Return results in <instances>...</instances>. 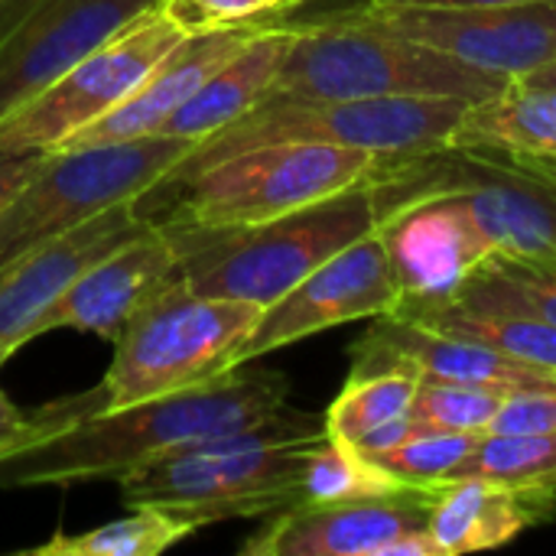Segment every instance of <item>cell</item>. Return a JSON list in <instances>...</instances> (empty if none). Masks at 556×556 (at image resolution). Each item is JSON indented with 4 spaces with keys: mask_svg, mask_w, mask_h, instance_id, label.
Here are the masks:
<instances>
[{
    "mask_svg": "<svg viewBox=\"0 0 556 556\" xmlns=\"http://www.w3.org/2000/svg\"><path fill=\"white\" fill-rule=\"evenodd\" d=\"M556 433H482L450 479H492L508 485H551ZM446 479V482H450Z\"/></svg>",
    "mask_w": 556,
    "mask_h": 556,
    "instance_id": "83f0119b",
    "label": "cell"
},
{
    "mask_svg": "<svg viewBox=\"0 0 556 556\" xmlns=\"http://www.w3.org/2000/svg\"><path fill=\"white\" fill-rule=\"evenodd\" d=\"M358 7L388 29L492 75L525 78L556 59V0L482 10H433L371 0H362Z\"/></svg>",
    "mask_w": 556,
    "mask_h": 556,
    "instance_id": "4fadbf2b",
    "label": "cell"
},
{
    "mask_svg": "<svg viewBox=\"0 0 556 556\" xmlns=\"http://www.w3.org/2000/svg\"><path fill=\"white\" fill-rule=\"evenodd\" d=\"M430 156L498 254L556 264V186L495 150L446 147Z\"/></svg>",
    "mask_w": 556,
    "mask_h": 556,
    "instance_id": "5bb4252c",
    "label": "cell"
},
{
    "mask_svg": "<svg viewBox=\"0 0 556 556\" xmlns=\"http://www.w3.org/2000/svg\"><path fill=\"white\" fill-rule=\"evenodd\" d=\"M508 81L388 29L362 7H349L296 23L293 46L264 101L424 94L476 104L498 94Z\"/></svg>",
    "mask_w": 556,
    "mask_h": 556,
    "instance_id": "277c9868",
    "label": "cell"
},
{
    "mask_svg": "<svg viewBox=\"0 0 556 556\" xmlns=\"http://www.w3.org/2000/svg\"><path fill=\"white\" fill-rule=\"evenodd\" d=\"M414 368L430 381H459V384H502V388H556V371L528 365L521 358L502 355L489 345L424 329L397 316L371 319L368 332L352 345V371H391Z\"/></svg>",
    "mask_w": 556,
    "mask_h": 556,
    "instance_id": "ac0fdd59",
    "label": "cell"
},
{
    "mask_svg": "<svg viewBox=\"0 0 556 556\" xmlns=\"http://www.w3.org/2000/svg\"><path fill=\"white\" fill-rule=\"evenodd\" d=\"M556 518L554 485L450 479L430 489L427 534L437 556L495 551Z\"/></svg>",
    "mask_w": 556,
    "mask_h": 556,
    "instance_id": "ffe728a7",
    "label": "cell"
},
{
    "mask_svg": "<svg viewBox=\"0 0 556 556\" xmlns=\"http://www.w3.org/2000/svg\"><path fill=\"white\" fill-rule=\"evenodd\" d=\"M225 371L205 384L101 407L0 456V489L124 482L137 469L277 414L290 384L280 371Z\"/></svg>",
    "mask_w": 556,
    "mask_h": 556,
    "instance_id": "6da1fadb",
    "label": "cell"
},
{
    "mask_svg": "<svg viewBox=\"0 0 556 556\" xmlns=\"http://www.w3.org/2000/svg\"><path fill=\"white\" fill-rule=\"evenodd\" d=\"M264 306L248 300L199 296L182 283L134 316L114 339V358L101 378L104 407L186 391L235 371V358Z\"/></svg>",
    "mask_w": 556,
    "mask_h": 556,
    "instance_id": "52a82bcc",
    "label": "cell"
},
{
    "mask_svg": "<svg viewBox=\"0 0 556 556\" xmlns=\"http://www.w3.org/2000/svg\"><path fill=\"white\" fill-rule=\"evenodd\" d=\"M192 147L179 137H143L46 153L0 212V267L121 202L150 199Z\"/></svg>",
    "mask_w": 556,
    "mask_h": 556,
    "instance_id": "8992f818",
    "label": "cell"
},
{
    "mask_svg": "<svg viewBox=\"0 0 556 556\" xmlns=\"http://www.w3.org/2000/svg\"><path fill=\"white\" fill-rule=\"evenodd\" d=\"M179 283L182 277L176 248L166 228L150 218L140 235H134L72 280L59 303L42 316L36 336L75 329L114 342L134 316H140L150 303H156Z\"/></svg>",
    "mask_w": 556,
    "mask_h": 556,
    "instance_id": "2e32d148",
    "label": "cell"
},
{
    "mask_svg": "<svg viewBox=\"0 0 556 556\" xmlns=\"http://www.w3.org/2000/svg\"><path fill=\"white\" fill-rule=\"evenodd\" d=\"M166 13L189 33L195 29H228L251 23H274L303 0H163Z\"/></svg>",
    "mask_w": 556,
    "mask_h": 556,
    "instance_id": "4dcf8cb0",
    "label": "cell"
},
{
    "mask_svg": "<svg viewBox=\"0 0 556 556\" xmlns=\"http://www.w3.org/2000/svg\"><path fill=\"white\" fill-rule=\"evenodd\" d=\"M199 525L150 505L130 508L124 518L108 521L85 534H55L52 541L33 547L36 556H160L179 541L192 538Z\"/></svg>",
    "mask_w": 556,
    "mask_h": 556,
    "instance_id": "cb8c5ba5",
    "label": "cell"
},
{
    "mask_svg": "<svg viewBox=\"0 0 556 556\" xmlns=\"http://www.w3.org/2000/svg\"><path fill=\"white\" fill-rule=\"evenodd\" d=\"M388 160L384 153L332 143H264L238 150L169 182L166 189L182 192L166 222L251 225L280 218L371 179Z\"/></svg>",
    "mask_w": 556,
    "mask_h": 556,
    "instance_id": "ba28073f",
    "label": "cell"
},
{
    "mask_svg": "<svg viewBox=\"0 0 556 556\" xmlns=\"http://www.w3.org/2000/svg\"><path fill=\"white\" fill-rule=\"evenodd\" d=\"M430 492L394 489L336 505H300L270 515L241 544L244 556H388V551L427 531Z\"/></svg>",
    "mask_w": 556,
    "mask_h": 556,
    "instance_id": "9a60e30c",
    "label": "cell"
},
{
    "mask_svg": "<svg viewBox=\"0 0 556 556\" xmlns=\"http://www.w3.org/2000/svg\"><path fill=\"white\" fill-rule=\"evenodd\" d=\"M182 29L166 7L140 13L111 39L94 46L39 94L0 121V150L10 153H55L78 130L114 111L134 88L163 62V55L182 42Z\"/></svg>",
    "mask_w": 556,
    "mask_h": 556,
    "instance_id": "30bf717a",
    "label": "cell"
},
{
    "mask_svg": "<svg viewBox=\"0 0 556 556\" xmlns=\"http://www.w3.org/2000/svg\"><path fill=\"white\" fill-rule=\"evenodd\" d=\"M482 440V433H450V430H433L424 437H414L401 443L391 453L375 456L371 463L397 485V489H417L430 492L443 485L456 466L472 453V446Z\"/></svg>",
    "mask_w": 556,
    "mask_h": 556,
    "instance_id": "f546056e",
    "label": "cell"
},
{
    "mask_svg": "<svg viewBox=\"0 0 556 556\" xmlns=\"http://www.w3.org/2000/svg\"><path fill=\"white\" fill-rule=\"evenodd\" d=\"M378 202L375 235L404 303L450 300L495 251L459 192L440 179L430 153L391 156L378 173Z\"/></svg>",
    "mask_w": 556,
    "mask_h": 556,
    "instance_id": "9c48e42d",
    "label": "cell"
},
{
    "mask_svg": "<svg viewBox=\"0 0 556 556\" xmlns=\"http://www.w3.org/2000/svg\"><path fill=\"white\" fill-rule=\"evenodd\" d=\"M163 0H0V121Z\"/></svg>",
    "mask_w": 556,
    "mask_h": 556,
    "instance_id": "8fae6325",
    "label": "cell"
},
{
    "mask_svg": "<svg viewBox=\"0 0 556 556\" xmlns=\"http://www.w3.org/2000/svg\"><path fill=\"white\" fill-rule=\"evenodd\" d=\"M261 26H228V29H195L182 42H176L163 62L127 94L114 111L78 130L62 150L72 147H98V143H124L156 137L160 127L195 94V88L225 62L231 59Z\"/></svg>",
    "mask_w": 556,
    "mask_h": 556,
    "instance_id": "d6986e66",
    "label": "cell"
},
{
    "mask_svg": "<svg viewBox=\"0 0 556 556\" xmlns=\"http://www.w3.org/2000/svg\"><path fill=\"white\" fill-rule=\"evenodd\" d=\"M150 225L140 202H121L75 231L46 241L0 267V355L36 339L42 316L59 303L78 274Z\"/></svg>",
    "mask_w": 556,
    "mask_h": 556,
    "instance_id": "e0dca14e",
    "label": "cell"
},
{
    "mask_svg": "<svg viewBox=\"0 0 556 556\" xmlns=\"http://www.w3.org/2000/svg\"><path fill=\"white\" fill-rule=\"evenodd\" d=\"M397 485L365 456H358L349 443L332 440L329 433L316 440L303 463L300 479V505H336L394 492ZM296 505V508H300Z\"/></svg>",
    "mask_w": 556,
    "mask_h": 556,
    "instance_id": "4316f807",
    "label": "cell"
},
{
    "mask_svg": "<svg viewBox=\"0 0 556 556\" xmlns=\"http://www.w3.org/2000/svg\"><path fill=\"white\" fill-rule=\"evenodd\" d=\"M42 160H46V153H10V150H0V212L23 189V182L39 169Z\"/></svg>",
    "mask_w": 556,
    "mask_h": 556,
    "instance_id": "836d02e7",
    "label": "cell"
},
{
    "mask_svg": "<svg viewBox=\"0 0 556 556\" xmlns=\"http://www.w3.org/2000/svg\"><path fill=\"white\" fill-rule=\"evenodd\" d=\"M391 163V160H388ZM381 222L378 173L345 192L251 225L160 222L176 248L189 293L277 303L332 254L371 235Z\"/></svg>",
    "mask_w": 556,
    "mask_h": 556,
    "instance_id": "3957f363",
    "label": "cell"
},
{
    "mask_svg": "<svg viewBox=\"0 0 556 556\" xmlns=\"http://www.w3.org/2000/svg\"><path fill=\"white\" fill-rule=\"evenodd\" d=\"M326 437L323 414L283 404L267 420L182 446L121 485L127 508L150 505L199 528L228 518H270L300 505L306 453Z\"/></svg>",
    "mask_w": 556,
    "mask_h": 556,
    "instance_id": "7a4b0ae2",
    "label": "cell"
},
{
    "mask_svg": "<svg viewBox=\"0 0 556 556\" xmlns=\"http://www.w3.org/2000/svg\"><path fill=\"white\" fill-rule=\"evenodd\" d=\"M303 3H306V0H303Z\"/></svg>",
    "mask_w": 556,
    "mask_h": 556,
    "instance_id": "f35d334b",
    "label": "cell"
},
{
    "mask_svg": "<svg viewBox=\"0 0 556 556\" xmlns=\"http://www.w3.org/2000/svg\"><path fill=\"white\" fill-rule=\"evenodd\" d=\"M463 98H336V101H261L254 111L205 137L192 153L153 189L199 173L238 150L264 143H332L384 156H417L446 150L450 137L466 114ZM150 192V195H153Z\"/></svg>",
    "mask_w": 556,
    "mask_h": 556,
    "instance_id": "5b68a950",
    "label": "cell"
},
{
    "mask_svg": "<svg viewBox=\"0 0 556 556\" xmlns=\"http://www.w3.org/2000/svg\"><path fill=\"white\" fill-rule=\"evenodd\" d=\"M397 300L401 293L391 277L388 254L381 248V238L371 231L345 251L332 254L313 274H306L277 303L264 306L257 326L235 358V368L303 342L316 332L388 316Z\"/></svg>",
    "mask_w": 556,
    "mask_h": 556,
    "instance_id": "7c38bea8",
    "label": "cell"
},
{
    "mask_svg": "<svg viewBox=\"0 0 556 556\" xmlns=\"http://www.w3.org/2000/svg\"><path fill=\"white\" fill-rule=\"evenodd\" d=\"M489 433H556V388L515 391L495 414Z\"/></svg>",
    "mask_w": 556,
    "mask_h": 556,
    "instance_id": "d6a6232c",
    "label": "cell"
},
{
    "mask_svg": "<svg viewBox=\"0 0 556 556\" xmlns=\"http://www.w3.org/2000/svg\"><path fill=\"white\" fill-rule=\"evenodd\" d=\"M424 329H437L446 336H459L479 345H489L502 355L521 358L528 365H541L556 371V326L525 316L518 309L489 306V303H466L459 296L437 300V303H404L388 313Z\"/></svg>",
    "mask_w": 556,
    "mask_h": 556,
    "instance_id": "603a6c76",
    "label": "cell"
},
{
    "mask_svg": "<svg viewBox=\"0 0 556 556\" xmlns=\"http://www.w3.org/2000/svg\"><path fill=\"white\" fill-rule=\"evenodd\" d=\"M450 147L556 156V88L511 78L498 94L466 108Z\"/></svg>",
    "mask_w": 556,
    "mask_h": 556,
    "instance_id": "7402d4cb",
    "label": "cell"
},
{
    "mask_svg": "<svg viewBox=\"0 0 556 556\" xmlns=\"http://www.w3.org/2000/svg\"><path fill=\"white\" fill-rule=\"evenodd\" d=\"M551 485H554V489H556V476H554V479H551Z\"/></svg>",
    "mask_w": 556,
    "mask_h": 556,
    "instance_id": "74e56055",
    "label": "cell"
},
{
    "mask_svg": "<svg viewBox=\"0 0 556 556\" xmlns=\"http://www.w3.org/2000/svg\"><path fill=\"white\" fill-rule=\"evenodd\" d=\"M466 303H489L518 309L556 326V264L525 261L492 251L482 267L453 293Z\"/></svg>",
    "mask_w": 556,
    "mask_h": 556,
    "instance_id": "484cf974",
    "label": "cell"
},
{
    "mask_svg": "<svg viewBox=\"0 0 556 556\" xmlns=\"http://www.w3.org/2000/svg\"><path fill=\"white\" fill-rule=\"evenodd\" d=\"M521 81H528V85H547V88H556V59H551L547 65L534 68V72H528Z\"/></svg>",
    "mask_w": 556,
    "mask_h": 556,
    "instance_id": "8d00e7d4",
    "label": "cell"
},
{
    "mask_svg": "<svg viewBox=\"0 0 556 556\" xmlns=\"http://www.w3.org/2000/svg\"><path fill=\"white\" fill-rule=\"evenodd\" d=\"M296 23H267L261 26L231 59H225L195 94L160 127L156 137H179L202 143L205 137L225 130L248 111H254L274 88L277 72L293 46Z\"/></svg>",
    "mask_w": 556,
    "mask_h": 556,
    "instance_id": "44dd1931",
    "label": "cell"
},
{
    "mask_svg": "<svg viewBox=\"0 0 556 556\" xmlns=\"http://www.w3.org/2000/svg\"><path fill=\"white\" fill-rule=\"evenodd\" d=\"M521 388L502 384H459V381H430L420 378L410 414L430 430L450 433H489L502 404Z\"/></svg>",
    "mask_w": 556,
    "mask_h": 556,
    "instance_id": "f1b7e54d",
    "label": "cell"
},
{
    "mask_svg": "<svg viewBox=\"0 0 556 556\" xmlns=\"http://www.w3.org/2000/svg\"><path fill=\"white\" fill-rule=\"evenodd\" d=\"M417 388H420V375L407 365L391 368V371L349 375L345 388L336 394V401L323 414L326 433L332 440L355 446L371 430L410 414Z\"/></svg>",
    "mask_w": 556,
    "mask_h": 556,
    "instance_id": "d4e9b609",
    "label": "cell"
},
{
    "mask_svg": "<svg viewBox=\"0 0 556 556\" xmlns=\"http://www.w3.org/2000/svg\"><path fill=\"white\" fill-rule=\"evenodd\" d=\"M371 3L433 7V10H482V7H518V3H541V0H371Z\"/></svg>",
    "mask_w": 556,
    "mask_h": 556,
    "instance_id": "e575fe53",
    "label": "cell"
},
{
    "mask_svg": "<svg viewBox=\"0 0 556 556\" xmlns=\"http://www.w3.org/2000/svg\"><path fill=\"white\" fill-rule=\"evenodd\" d=\"M495 153H502V156H505L508 163H515V166H521V169H528V173L541 176L544 182L556 186V156H534V153H505V150H495Z\"/></svg>",
    "mask_w": 556,
    "mask_h": 556,
    "instance_id": "d590c367",
    "label": "cell"
},
{
    "mask_svg": "<svg viewBox=\"0 0 556 556\" xmlns=\"http://www.w3.org/2000/svg\"><path fill=\"white\" fill-rule=\"evenodd\" d=\"M7 362V355H0V365ZM104 407V397H101V388L81 394V397H72V401H59V404H49L36 414H23L3 391H0V456L39 440L42 433H52L55 427L81 417V414H91V410H101Z\"/></svg>",
    "mask_w": 556,
    "mask_h": 556,
    "instance_id": "1f68e13d",
    "label": "cell"
}]
</instances>
